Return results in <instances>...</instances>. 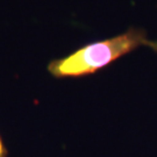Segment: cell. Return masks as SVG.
Instances as JSON below:
<instances>
[{
    "mask_svg": "<svg viewBox=\"0 0 157 157\" xmlns=\"http://www.w3.org/2000/svg\"><path fill=\"white\" fill-rule=\"evenodd\" d=\"M5 156H6L5 147H4L2 142H1V139H0V157H5Z\"/></svg>",
    "mask_w": 157,
    "mask_h": 157,
    "instance_id": "cell-3",
    "label": "cell"
},
{
    "mask_svg": "<svg viewBox=\"0 0 157 157\" xmlns=\"http://www.w3.org/2000/svg\"><path fill=\"white\" fill-rule=\"evenodd\" d=\"M146 45H148V47L151 48L155 52H157V41H149V40H148L146 42Z\"/></svg>",
    "mask_w": 157,
    "mask_h": 157,
    "instance_id": "cell-2",
    "label": "cell"
},
{
    "mask_svg": "<svg viewBox=\"0 0 157 157\" xmlns=\"http://www.w3.org/2000/svg\"><path fill=\"white\" fill-rule=\"evenodd\" d=\"M148 41L143 29L130 28L115 37L94 42L80 48L65 58L49 64L55 77H79L94 73Z\"/></svg>",
    "mask_w": 157,
    "mask_h": 157,
    "instance_id": "cell-1",
    "label": "cell"
}]
</instances>
